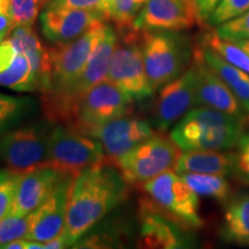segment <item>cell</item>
<instances>
[{"label": "cell", "instance_id": "obj_1", "mask_svg": "<svg viewBox=\"0 0 249 249\" xmlns=\"http://www.w3.org/2000/svg\"><path fill=\"white\" fill-rule=\"evenodd\" d=\"M121 171L112 161L82 171L74 179L68 200L64 233L68 247L77 241L123 203L128 185Z\"/></svg>", "mask_w": 249, "mask_h": 249}, {"label": "cell", "instance_id": "obj_2", "mask_svg": "<svg viewBox=\"0 0 249 249\" xmlns=\"http://www.w3.org/2000/svg\"><path fill=\"white\" fill-rule=\"evenodd\" d=\"M244 124L245 121L216 108L197 107L181 118L170 138L183 151H222L236 145Z\"/></svg>", "mask_w": 249, "mask_h": 249}, {"label": "cell", "instance_id": "obj_3", "mask_svg": "<svg viewBox=\"0 0 249 249\" xmlns=\"http://www.w3.org/2000/svg\"><path fill=\"white\" fill-rule=\"evenodd\" d=\"M118 39L119 37L116 29L107 24L104 35L76 80L60 91L42 92V108L45 119L65 126L71 123L79 99L93 86L107 77Z\"/></svg>", "mask_w": 249, "mask_h": 249}, {"label": "cell", "instance_id": "obj_4", "mask_svg": "<svg viewBox=\"0 0 249 249\" xmlns=\"http://www.w3.org/2000/svg\"><path fill=\"white\" fill-rule=\"evenodd\" d=\"M53 123L45 119L8 130L0 136V160L12 173L22 174L48 164Z\"/></svg>", "mask_w": 249, "mask_h": 249}, {"label": "cell", "instance_id": "obj_5", "mask_svg": "<svg viewBox=\"0 0 249 249\" xmlns=\"http://www.w3.org/2000/svg\"><path fill=\"white\" fill-rule=\"evenodd\" d=\"M107 160L98 140L65 124H54L50 135L48 164L76 178L89 167Z\"/></svg>", "mask_w": 249, "mask_h": 249}, {"label": "cell", "instance_id": "obj_6", "mask_svg": "<svg viewBox=\"0 0 249 249\" xmlns=\"http://www.w3.org/2000/svg\"><path fill=\"white\" fill-rule=\"evenodd\" d=\"M143 61L152 91L182 74L188 54L174 31H139Z\"/></svg>", "mask_w": 249, "mask_h": 249}, {"label": "cell", "instance_id": "obj_7", "mask_svg": "<svg viewBox=\"0 0 249 249\" xmlns=\"http://www.w3.org/2000/svg\"><path fill=\"white\" fill-rule=\"evenodd\" d=\"M180 150L171 138L154 134L124 155L116 165L128 183H144L161 173L176 170Z\"/></svg>", "mask_w": 249, "mask_h": 249}, {"label": "cell", "instance_id": "obj_8", "mask_svg": "<svg viewBox=\"0 0 249 249\" xmlns=\"http://www.w3.org/2000/svg\"><path fill=\"white\" fill-rule=\"evenodd\" d=\"M120 37L112 57L107 80L127 93L133 101L151 96L152 91L149 83L141 44L140 33L133 28L118 31Z\"/></svg>", "mask_w": 249, "mask_h": 249}, {"label": "cell", "instance_id": "obj_9", "mask_svg": "<svg viewBox=\"0 0 249 249\" xmlns=\"http://www.w3.org/2000/svg\"><path fill=\"white\" fill-rule=\"evenodd\" d=\"M133 99L119 87L105 79L93 86L77 102L68 127L87 134L114 118L133 111Z\"/></svg>", "mask_w": 249, "mask_h": 249}, {"label": "cell", "instance_id": "obj_10", "mask_svg": "<svg viewBox=\"0 0 249 249\" xmlns=\"http://www.w3.org/2000/svg\"><path fill=\"white\" fill-rule=\"evenodd\" d=\"M107 24L97 22L76 39L49 49L51 73L42 92H55L67 88L82 73L92 52L104 35Z\"/></svg>", "mask_w": 249, "mask_h": 249}, {"label": "cell", "instance_id": "obj_11", "mask_svg": "<svg viewBox=\"0 0 249 249\" xmlns=\"http://www.w3.org/2000/svg\"><path fill=\"white\" fill-rule=\"evenodd\" d=\"M142 188L165 214L181 225L200 229L203 220L198 213V195L180 174L167 171L142 183Z\"/></svg>", "mask_w": 249, "mask_h": 249}, {"label": "cell", "instance_id": "obj_12", "mask_svg": "<svg viewBox=\"0 0 249 249\" xmlns=\"http://www.w3.org/2000/svg\"><path fill=\"white\" fill-rule=\"evenodd\" d=\"M200 21L195 0H147L132 28L136 31H181Z\"/></svg>", "mask_w": 249, "mask_h": 249}, {"label": "cell", "instance_id": "obj_13", "mask_svg": "<svg viewBox=\"0 0 249 249\" xmlns=\"http://www.w3.org/2000/svg\"><path fill=\"white\" fill-rule=\"evenodd\" d=\"M151 135H154L151 124L133 116L132 112L114 118L89 133V136L98 140L107 158L114 164Z\"/></svg>", "mask_w": 249, "mask_h": 249}, {"label": "cell", "instance_id": "obj_14", "mask_svg": "<svg viewBox=\"0 0 249 249\" xmlns=\"http://www.w3.org/2000/svg\"><path fill=\"white\" fill-rule=\"evenodd\" d=\"M196 107V76L194 67L160 88L156 99L152 123L158 130H166Z\"/></svg>", "mask_w": 249, "mask_h": 249}, {"label": "cell", "instance_id": "obj_15", "mask_svg": "<svg viewBox=\"0 0 249 249\" xmlns=\"http://www.w3.org/2000/svg\"><path fill=\"white\" fill-rule=\"evenodd\" d=\"M193 67L196 76V107L216 108L242 121L249 119L234 93L226 82L202 58L200 50H195Z\"/></svg>", "mask_w": 249, "mask_h": 249}, {"label": "cell", "instance_id": "obj_16", "mask_svg": "<svg viewBox=\"0 0 249 249\" xmlns=\"http://www.w3.org/2000/svg\"><path fill=\"white\" fill-rule=\"evenodd\" d=\"M74 177L62 173L46 201L31 213V224L26 236L28 240L46 242L64 231L68 200Z\"/></svg>", "mask_w": 249, "mask_h": 249}, {"label": "cell", "instance_id": "obj_17", "mask_svg": "<svg viewBox=\"0 0 249 249\" xmlns=\"http://www.w3.org/2000/svg\"><path fill=\"white\" fill-rule=\"evenodd\" d=\"M107 20L103 13L88 9L45 7L40 14V27L50 43L61 45L83 35L93 24Z\"/></svg>", "mask_w": 249, "mask_h": 249}, {"label": "cell", "instance_id": "obj_18", "mask_svg": "<svg viewBox=\"0 0 249 249\" xmlns=\"http://www.w3.org/2000/svg\"><path fill=\"white\" fill-rule=\"evenodd\" d=\"M62 173L50 165H43L22 174L18 180L12 213L28 216L49 197Z\"/></svg>", "mask_w": 249, "mask_h": 249}, {"label": "cell", "instance_id": "obj_19", "mask_svg": "<svg viewBox=\"0 0 249 249\" xmlns=\"http://www.w3.org/2000/svg\"><path fill=\"white\" fill-rule=\"evenodd\" d=\"M143 223L140 244L145 248H180L185 245L178 222L165 213L143 207ZM179 224V223H178Z\"/></svg>", "mask_w": 249, "mask_h": 249}, {"label": "cell", "instance_id": "obj_20", "mask_svg": "<svg viewBox=\"0 0 249 249\" xmlns=\"http://www.w3.org/2000/svg\"><path fill=\"white\" fill-rule=\"evenodd\" d=\"M14 49L23 53L29 60L31 68L40 82V90L44 88L51 73L50 51L40 42L31 26H17L6 37ZM39 90V91H40Z\"/></svg>", "mask_w": 249, "mask_h": 249}, {"label": "cell", "instance_id": "obj_21", "mask_svg": "<svg viewBox=\"0 0 249 249\" xmlns=\"http://www.w3.org/2000/svg\"><path fill=\"white\" fill-rule=\"evenodd\" d=\"M236 156L220 150H193L180 155L177 173H205L230 176L235 172Z\"/></svg>", "mask_w": 249, "mask_h": 249}, {"label": "cell", "instance_id": "obj_22", "mask_svg": "<svg viewBox=\"0 0 249 249\" xmlns=\"http://www.w3.org/2000/svg\"><path fill=\"white\" fill-rule=\"evenodd\" d=\"M198 50L203 60L225 81L249 117V74L233 66L213 50L204 46H201Z\"/></svg>", "mask_w": 249, "mask_h": 249}, {"label": "cell", "instance_id": "obj_23", "mask_svg": "<svg viewBox=\"0 0 249 249\" xmlns=\"http://www.w3.org/2000/svg\"><path fill=\"white\" fill-rule=\"evenodd\" d=\"M222 238L236 245H249V192L234 196L227 204Z\"/></svg>", "mask_w": 249, "mask_h": 249}, {"label": "cell", "instance_id": "obj_24", "mask_svg": "<svg viewBox=\"0 0 249 249\" xmlns=\"http://www.w3.org/2000/svg\"><path fill=\"white\" fill-rule=\"evenodd\" d=\"M0 86L7 87L17 91L40 90V82L34 73L29 60L20 52L15 55L11 66L0 73Z\"/></svg>", "mask_w": 249, "mask_h": 249}, {"label": "cell", "instance_id": "obj_25", "mask_svg": "<svg viewBox=\"0 0 249 249\" xmlns=\"http://www.w3.org/2000/svg\"><path fill=\"white\" fill-rule=\"evenodd\" d=\"M197 195L208 196L218 201L227 200L231 186L224 176L205 173H179Z\"/></svg>", "mask_w": 249, "mask_h": 249}, {"label": "cell", "instance_id": "obj_26", "mask_svg": "<svg viewBox=\"0 0 249 249\" xmlns=\"http://www.w3.org/2000/svg\"><path fill=\"white\" fill-rule=\"evenodd\" d=\"M202 46L213 50L227 62L249 74V53L238 43L222 38L214 30L209 31L203 36Z\"/></svg>", "mask_w": 249, "mask_h": 249}, {"label": "cell", "instance_id": "obj_27", "mask_svg": "<svg viewBox=\"0 0 249 249\" xmlns=\"http://www.w3.org/2000/svg\"><path fill=\"white\" fill-rule=\"evenodd\" d=\"M36 110L37 101L34 98L13 97L0 92V132L26 120Z\"/></svg>", "mask_w": 249, "mask_h": 249}, {"label": "cell", "instance_id": "obj_28", "mask_svg": "<svg viewBox=\"0 0 249 249\" xmlns=\"http://www.w3.org/2000/svg\"><path fill=\"white\" fill-rule=\"evenodd\" d=\"M147 0H110L108 20L113 21L118 31L132 28L136 15Z\"/></svg>", "mask_w": 249, "mask_h": 249}, {"label": "cell", "instance_id": "obj_29", "mask_svg": "<svg viewBox=\"0 0 249 249\" xmlns=\"http://www.w3.org/2000/svg\"><path fill=\"white\" fill-rule=\"evenodd\" d=\"M31 213L28 216H18L9 213L0 220V248L17 239H26L31 224Z\"/></svg>", "mask_w": 249, "mask_h": 249}, {"label": "cell", "instance_id": "obj_30", "mask_svg": "<svg viewBox=\"0 0 249 249\" xmlns=\"http://www.w3.org/2000/svg\"><path fill=\"white\" fill-rule=\"evenodd\" d=\"M44 6H46V0H11L8 14L15 27H33L40 8Z\"/></svg>", "mask_w": 249, "mask_h": 249}, {"label": "cell", "instance_id": "obj_31", "mask_svg": "<svg viewBox=\"0 0 249 249\" xmlns=\"http://www.w3.org/2000/svg\"><path fill=\"white\" fill-rule=\"evenodd\" d=\"M20 174L0 170V220L12 213Z\"/></svg>", "mask_w": 249, "mask_h": 249}, {"label": "cell", "instance_id": "obj_32", "mask_svg": "<svg viewBox=\"0 0 249 249\" xmlns=\"http://www.w3.org/2000/svg\"><path fill=\"white\" fill-rule=\"evenodd\" d=\"M249 11V0H220L208 18L213 26H220Z\"/></svg>", "mask_w": 249, "mask_h": 249}, {"label": "cell", "instance_id": "obj_33", "mask_svg": "<svg viewBox=\"0 0 249 249\" xmlns=\"http://www.w3.org/2000/svg\"><path fill=\"white\" fill-rule=\"evenodd\" d=\"M216 33L222 38L230 40L249 39V11L218 26Z\"/></svg>", "mask_w": 249, "mask_h": 249}, {"label": "cell", "instance_id": "obj_34", "mask_svg": "<svg viewBox=\"0 0 249 249\" xmlns=\"http://www.w3.org/2000/svg\"><path fill=\"white\" fill-rule=\"evenodd\" d=\"M108 2L110 0H50L45 7L88 9L103 13L108 20Z\"/></svg>", "mask_w": 249, "mask_h": 249}, {"label": "cell", "instance_id": "obj_35", "mask_svg": "<svg viewBox=\"0 0 249 249\" xmlns=\"http://www.w3.org/2000/svg\"><path fill=\"white\" fill-rule=\"evenodd\" d=\"M238 151H236L235 161V172L236 176L244 182L249 183V130L242 133L239 139Z\"/></svg>", "mask_w": 249, "mask_h": 249}, {"label": "cell", "instance_id": "obj_36", "mask_svg": "<svg viewBox=\"0 0 249 249\" xmlns=\"http://www.w3.org/2000/svg\"><path fill=\"white\" fill-rule=\"evenodd\" d=\"M219 1L220 0H195L201 21H208Z\"/></svg>", "mask_w": 249, "mask_h": 249}, {"label": "cell", "instance_id": "obj_37", "mask_svg": "<svg viewBox=\"0 0 249 249\" xmlns=\"http://www.w3.org/2000/svg\"><path fill=\"white\" fill-rule=\"evenodd\" d=\"M14 23L7 13H0V43L9 35L14 28Z\"/></svg>", "mask_w": 249, "mask_h": 249}, {"label": "cell", "instance_id": "obj_38", "mask_svg": "<svg viewBox=\"0 0 249 249\" xmlns=\"http://www.w3.org/2000/svg\"><path fill=\"white\" fill-rule=\"evenodd\" d=\"M66 247H68V244L62 232L59 235L52 238L51 240L44 242V249H58V248H66Z\"/></svg>", "mask_w": 249, "mask_h": 249}, {"label": "cell", "instance_id": "obj_39", "mask_svg": "<svg viewBox=\"0 0 249 249\" xmlns=\"http://www.w3.org/2000/svg\"><path fill=\"white\" fill-rule=\"evenodd\" d=\"M29 241L30 240H28V239L24 240V238L17 239V240L9 242V244L6 245L4 248H6V249H28Z\"/></svg>", "mask_w": 249, "mask_h": 249}, {"label": "cell", "instance_id": "obj_40", "mask_svg": "<svg viewBox=\"0 0 249 249\" xmlns=\"http://www.w3.org/2000/svg\"><path fill=\"white\" fill-rule=\"evenodd\" d=\"M9 1H11V0H0V13L8 14Z\"/></svg>", "mask_w": 249, "mask_h": 249}, {"label": "cell", "instance_id": "obj_41", "mask_svg": "<svg viewBox=\"0 0 249 249\" xmlns=\"http://www.w3.org/2000/svg\"><path fill=\"white\" fill-rule=\"evenodd\" d=\"M233 42L238 43L239 45L241 46L245 51H247L249 53V39H244V40H233Z\"/></svg>", "mask_w": 249, "mask_h": 249}, {"label": "cell", "instance_id": "obj_42", "mask_svg": "<svg viewBox=\"0 0 249 249\" xmlns=\"http://www.w3.org/2000/svg\"><path fill=\"white\" fill-rule=\"evenodd\" d=\"M50 1V0H46V4H48V2Z\"/></svg>", "mask_w": 249, "mask_h": 249}]
</instances>
